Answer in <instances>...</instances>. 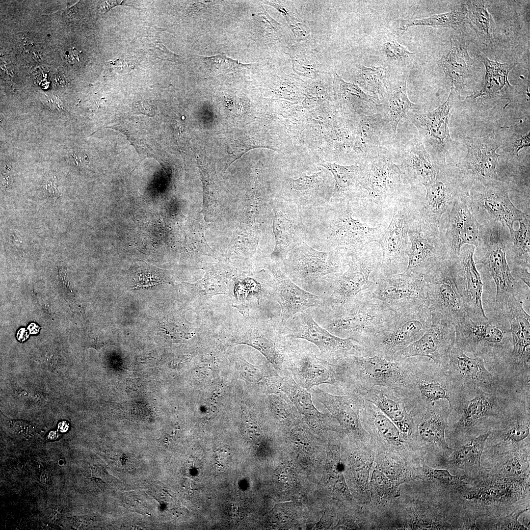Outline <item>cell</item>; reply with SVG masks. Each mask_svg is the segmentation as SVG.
Masks as SVG:
<instances>
[{
  "instance_id": "45",
  "label": "cell",
  "mask_w": 530,
  "mask_h": 530,
  "mask_svg": "<svg viewBox=\"0 0 530 530\" xmlns=\"http://www.w3.org/2000/svg\"><path fill=\"white\" fill-rule=\"evenodd\" d=\"M530 214L519 222V227L514 231L511 242L512 247L506 248V258L510 268H530Z\"/></svg>"
},
{
  "instance_id": "9",
  "label": "cell",
  "mask_w": 530,
  "mask_h": 530,
  "mask_svg": "<svg viewBox=\"0 0 530 530\" xmlns=\"http://www.w3.org/2000/svg\"><path fill=\"white\" fill-rule=\"evenodd\" d=\"M283 262V272L302 287L310 286L326 276L335 278L347 267L345 257L340 252L318 251L303 241L292 248Z\"/></svg>"
},
{
  "instance_id": "27",
  "label": "cell",
  "mask_w": 530,
  "mask_h": 530,
  "mask_svg": "<svg viewBox=\"0 0 530 530\" xmlns=\"http://www.w3.org/2000/svg\"><path fill=\"white\" fill-rule=\"evenodd\" d=\"M395 140L389 120L382 111L359 118L353 145V152L365 161L379 155L389 152Z\"/></svg>"
},
{
  "instance_id": "59",
  "label": "cell",
  "mask_w": 530,
  "mask_h": 530,
  "mask_svg": "<svg viewBox=\"0 0 530 530\" xmlns=\"http://www.w3.org/2000/svg\"><path fill=\"white\" fill-rule=\"evenodd\" d=\"M65 59L70 64H75L80 61V55L77 50L69 49L64 53Z\"/></svg>"
},
{
  "instance_id": "39",
  "label": "cell",
  "mask_w": 530,
  "mask_h": 530,
  "mask_svg": "<svg viewBox=\"0 0 530 530\" xmlns=\"http://www.w3.org/2000/svg\"><path fill=\"white\" fill-rule=\"evenodd\" d=\"M407 77L404 76L395 81H391L389 89L381 101V110L387 117L394 139L397 136V129L401 119L407 117L408 112L419 109L421 106L412 103L407 94Z\"/></svg>"
},
{
  "instance_id": "49",
  "label": "cell",
  "mask_w": 530,
  "mask_h": 530,
  "mask_svg": "<svg viewBox=\"0 0 530 530\" xmlns=\"http://www.w3.org/2000/svg\"><path fill=\"white\" fill-rule=\"evenodd\" d=\"M265 4L274 7L286 19L297 42L306 41L310 31L298 16L281 1H266Z\"/></svg>"
},
{
  "instance_id": "3",
  "label": "cell",
  "mask_w": 530,
  "mask_h": 530,
  "mask_svg": "<svg viewBox=\"0 0 530 530\" xmlns=\"http://www.w3.org/2000/svg\"><path fill=\"white\" fill-rule=\"evenodd\" d=\"M323 316L325 328L333 335L351 338L360 344L375 335L396 311L364 291L344 305L327 309Z\"/></svg>"
},
{
  "instance_id": "30",
  "label": "cell",
  "mask_w": 530,
  "mask_h": 530,
  "mask_svg": "<svg viewBox=\"0 0 530 530\" xmlns=\"http://www.w3.org/2000/svg\"><path fill=\"white\" fill-rule=\"evenodd\" d=\"M399 166L403 176L410 183L425 186L437 178L445 165H439L432 159L419 138L413 137L399 145Z\"/></svg>"
},
{
  "instance_id": "21",
  "label": "cell",
  "mask_w": 530,
  "mask_h": 530,
  "mask_svg": "<svg viewBox=\"0 0 530 530\" xmlns=\"http://www.w3.org/2000/svg\"><path fill=\"white\" fill-rule=\"evenodd\" d=\"M424 186L426 195L418 208L419 212L430 223L440 226L443 214L451 207L456 197L469 194L471 185L461 172L453 175L445 165L440 170L436 179Z\"/></svg>"
},
{
  "instance_id": "54",
  "label": "cell",
  "mask_w": 530,
  "mask_h": 530,
  "mask_svg": "<svg viewBox=\"0 0 530 530\" xmlns=\"http://www.w3.org/2000/svg\"><path fill=\"white\" fill-rule=\"evenodd\" d=\"M530 132H529L526 134L521 135L520 137L514 140L511 144L510 154L511 155V159L513 158L514 156H517L520 150L523 148L527 147L530 146Z\"/></svg>"
},
{
  "instance_id": "28",
  "label": "cell",
  "mask_w": 530,
  "mask_h": 530,
  "mask_svg": "<svg viewBox=\"0 0 530 530\" xmlns=\"http://www.w3.org/2000/svg\"><path fill=\"white\" fill-rule=\"evenodd\" d=\"M312 389L317 400L329 411L346 433L358 442H368L370 435L361 424L360 413L363 398L359 395L352 392L335 395L318 387Z\"/></svg>"
},
{
  "instance_id": "17",
  "label": "cell",
  "mask_w": 530,
  "mask_h": 530,
  "mask_svg": "<svg viewBox=\"0 0 530 530\" xmlns=\"http://www.w3.org/2000/svg\"><path fill=\"white\" fill-rule=\"evenodd\" d=\"M284 362L286 372L302 388L311 392L314 387L323 384H336L341 390L338 366L318 357L312 351L291 347Z\"/></svg>"
},
{
  "instance_id": "2",
  "label": "cell",
  "mask_w": 530,
  "mask_h": 530,
  "mask_svg": "<svg viewBox=\"0 0 530 530\" xmlns=\"http://www.w3.org/2000/svg\"><path fill=\"white\" fill-rule=\"evenodd\" d=\"M483 226V235L474 258L478 271L483 275H488L495 285L493 311L505 315L509 305L517 299L519 292L518 284L506 258V246L511 242V237L508 228L498 222Z\"/></svg>"
},
{
  "instance_id": "38",
  "label": "cell",
  "mask_w": 530,
  "mask_h": 530,
  "mask_svg": "<svg viewBox=\"0 0 530 530\" xmlns=\"http://www.w3.org/2000/svg\"><path fill=\"white\" fill-rule=\"evenodd\" d=\"M450 41V49L442 56L438 64L451 88L460 91L465 84L474 60L469 54L467 41L452 37Z\"/></svg>"
},
{
  "instance_id": "1",
  "label": "cell",
  "mask_w": 530,
  "mask_h": 530,
  "mask_svg": "<svg viewBox=\"0 0 530 530\" xmlns=\"http://www.w3.org/2000/svg\"><path fill=\"white\" fill-rule=\"evenodd\" d=\"M405 360L408 380L404 396L408 412L441 401L447 402L450 414L461 411L467 392L460 383L429 358L418 356Z\"/></svg>"
},
{
  "instance_id": "55",
  "label": "cell",
  "mask_w": 530,
  "mask_h": 530,
  "mask_svg": "<svg viewBox=\"0 0 530 530\" xmlns=\"http://www.w3.org/2000/svg\"><path fill=\"white\" fill-rule=\"evenodd\" d=\"M525 511L526 510L520 511L513 515L512 517H509L505 519V520H503L500 524H498V527L501 529L506 530L527 529L523 525L520 524L517 520L518 517Z\"/></svg>"
},
{
  "instance_id": "6",
  "label": "cell",
  "mask_w": 530,
  "mask_h": 530,
  "mask_svg": "<svg viewBox=\"0 0 530 530\" xmlns=\"http://www.w3.org/2000/svg\"><path fill=\"white\" fill-rule=\"evenodd\" d=\"M345 392L358 388L384 386L403 395L408 380L406 360L393 361L378 356H351L336 362Z\"/></svg>"
},
{
  "instance_id": "34",
  "label": "cell",
  "mask_w": 530,
  "mask_h": 530,
  "mask_svg": "<svg viewBox=\"0 0 530 530\" xmlns=\"http://www.w3.org/2000/svg\"><path fill=\"white\" fill-rule=\"evenodd\" d=\"M273 232L275 247L272 257L283 261L289 252L302 240L303 225L298 212V207L287 202L284 208L275 211Z\"/></svg>"
},
{
  "instance_id": "8",
  "label": "cell",
  "mask_w": 530,
  "mask_h": 530,
  "mask_svg": "<svg viewBox=\"0 0 530 530\" xmlns=\"http://www.w3.org/2000/svg\"><path fill=\"white\" fill-rule=\"evenodd\" d=\"M467 203L469 210L481 225L498 222L508 228L511 238L515 231L514 223L522 220L527 214L512 203L507 184L503 180L473 183Z\"/></svg>"
},
{
  "instance_id": "32",
  "label": "cell",
  "mask_w": 530,
  "mask_h": 530,
  "mask_svg": "<svg viewBox=\"0 0 530 530\" xmlns=\"http://www.w3.org/2000/svg\"><path fill=\"white\" fill-rule=\"evenodd\" d=\"M273 274L274 294L281 307L282 326L295 315L324 304L319 296L302 289L278 267L273 269Z\"/></svg>"
},
{
  "instance_id": "22",
  "label": "cell",
  "mask_w": 530,
  "mask_h": 530,
  "mask_svg": "<svg viewBox=\"0 0 530 530\" xmlns=\"http://www.w3.org/2000/svg\"><path fill=\"white\" fill-rule=\"evenodd\" d=\"M432 315L429 328L418 340L397 353L393 361H400L413 357H424L438 366L446 363L449 353L455 344L454 325L449 320Z\"/></svg>"
},
{
  "instance_id": "15",
  "label": "cell",
  "mask_w": 530,
  "mask_h": 530,
  "mask_svg": "<svg viewBox=\"0 0 530 530\" xmlns=\"http://www.w3.org/2000/svg\"><path fill=\"white\" fill-rule=\"evenodd\" d=\"M451 88L447 100L440 106L426 113L410 114L409 119L417 129L419 139L433 160L445 164V156L452 143L449 130L450 113L455 102V92Z\"/></svg>"
},
{
  "instance_id": "44",
  "label": "cell",
  "mask_w": 530,
  "mask_h": 530,
  "mask_svg": "<svg viewBox=\"0 0 530 530\" xmlns=\"http://www.w3.org/2000/svg\"><path fill=\"white\" fill-rule=\"evenodd\" d=\"M467 9L465 4L457 5L449 12L420 19H399L397 27L398 34L402 35L409 27L428 26L435 28L456 29L466 20Z\"/></svg>"
},
{
  "instance_id": "24",
  "label": "cell",
  "mask_w": 530,
  "mask_h": 530,
  "mask_svg": "<svg viewBox=\"0 0 530 530\" xmlns=\"http://www.w3.org/2000/svg\"><path fill=\"white\" fill-rule=\"evenodd\" d=\"M467 152L462 161L461 173L470 182L486 183L501 180L498 174L497 150L501 142L492 132L480 137L467 136L464 139Z\"/></svg>"
},
{
  "instance_id": "13",
  "label": "cell",
  "mask_w": 530,
  "mask_h": 530,
  "mask_svg": "<svg viewBox=\"0 0 530 530\" xmlns=\"http://www.w3.org/2000/svg\"><path fill=\"white\" fill-rule=\"evenodd\" d=\"M454 260L448 258L424 276L425 304L431 315L449 320L454 325L467 316L454 275Z\"/></svg>"
},
{
  "instance_id": "4",
  "label": "cell",
  "mask_w": 530,
  "mask_h": 530,
  "mask_svg": "<svg viewBox=\"0 0 530 530\" xmlns=\"http://www.w3.org/2000/svg\"><path fill=\"white\" fill-rule=\"evenodd\" d=\"M487 317L477 322L466 316L456 323L454 346L485 362L505 363L512 347L509 321L504 315L494 311Z\"/></svg>"
},
{
  "instance_id": "36",
  "label": "cell",
  "mask_w": 530,
  "mask_h": 530,
  "mask_svg": "<svg viewBox=\"0 0 530 530\" xmlns=\"http://www.w3.org/2000/svg\"><path fill=\"white\" fill-rule=\"evenodd\" d=\"M333 85L337 104L345 115L359 119L381 111L379 99L366 94L355 83L344 81L336 72Z\"/></svg>"
},
{
  "instance_id": "5",
  "label": "cell",
  "mask_w": 530,
  "mask_h": 530,
  "mask_svg": "<svg viewBox=\"0 0 530 530\" xmlns=\"http://www.w3.org/2000/svg\"><path fill=\"white\" fill-rule=\"evenodd\" d=\"M432 315L425 304L396 311L373 336L361 344L365 356H378L392 361L393 356L419 339L431 325Z\"/></svg>"
},
{
  "instance_id": "33",
  "label": "cell",
  "mask_w": 530,
  "mask_h": 530,
  "mask_svg": "<svg viewBox=\"0 0 530 530\" xmlns=\"http://www.w3.org/2000/svg\"><path fill=\"white\" fill-rule=\"evenodd\" d=\"M361 421L377 446L394 450L404 448L408 442L395 423L379 408L363 399Z\"/></svg>"
},
{
  "instance_id": "47",
  "label": "cell",
  "mask_w": 530,
  "mask_h": 530,
  "mask_svg": "<svg viewBox=\"0 0 530 530\" xmlns=\"http://www.w3.org/2000/svg\"><path fill=\"white\" fill-rule=\"evenodd\" d=\"M491 432L489 430L472 438L455 450L451 458L452 464L461 468L479 466L485 445Z\"/></svg>"
},
{
  "instance_id": "35",
  "label": "cell",
  "mask_w": 530,
  "mask_h": 530,
  "mask_svg": "<svg viewBox=\"0 0 530 530\" xmlns=\"http://www.w3.org/2000/svg\"><path fill=\"white\" fill-rule=\"evenodd\" d=\"M318 164L326 168L333 175L335 187L332 196L338 203H351L352 200L355 198H365V190L362 188L361 183L370 169V160L358 162L349 166L327 161H321Z\"/></svg>"
},
{
  "instance_id": "12",
  "label": "cell",
  "mask_w": 530,
  "mask_h": 530,
  "mask_svg": "<svg viewBox=\"0 0 530 530\" xmlns=\"http://www.w3.org/2000/svg\"><path fill=\"white\" fill-rule=\"evenodd\" d=\"M286 337L308 341L319 349L322 358L335 363L351 356H365L363 346L351 338H342L321 327L312 315L304 311L285 323Z\"/></svg>"
},
{
  "instance_id": "53",
  "label": "cell",
  "mask_w": 530,
  "mask_h": 530,
  "mask_svg": "<svg viewBox=\"0 0 530 530\" xmlns=\"http://www.w3.org/2000/svg\"><path fill=\"white\" fill-rule=\"evenodd\" d=\"M426 474L430 479L445 485L457 486L463 483L461 478L451 475L447 470L428 469Z\"/></svg>"
},
{
  "instance_id": "57",
  "label": "cell",
  "mask_w": 530,
  "mask_h": 530,
  "mask_svg": "<svg viewBox=\"0 0 530 530\" xmlns=\"http://www.w3.org/2000/svg\"><path fill=\"white\" fill-rule=\"evenodd\" d=\"M521 465L519 461L512 460L504 465L503 472L507 476H513L519 473Z\"/></svg>"
},
{
  "instance_id": "18",
  "label": "cell",
  "mask_w": 530,
  "mask_h": 530,
  "mask_svg": "<svg viewBox=\"0 0 530 530\" xmlns=\"http://www.w3.org/2000/svg\"><path fill=\"white\" fill-rule=\"evenodd\" d=\"M370 168L361 183L367 192L365 197L370 205L383 207L399 197L402 187L403 174L395 164L390 152L370 159Z\"/></svg>"
},
{
  "instance_id": "52",
  "label": "cell",
  "mask_w": 530,
  "mask_h": 530,
  "mask_svg": "<svg viewBox=\"0 0 530 530\" xmlns=\"http://www.w3.org/2000/svg\"><path fill=\"white\" fill-rule=\"evenodd\" d=\"M227 147V152L231 159L230 165L248 151L260 147L254 144L252 140L242 137L231 141Z\"/></svg>"
},
{
  "instance_id": "43",
  "label": "cell",
  "mask_w": 530,
  "mask_h": 530,
  "mask_svg": "<svg viewBox=\"0 0 530 530\" xmlns=\"http://www.w3.org/2000/svg\"><path fill=\"white\" fill-rule=\"evenodd\" d=\"M353 80L366 94L381 101L386 94L391 81L388 69L383 66L367 67L358 65L355 68Z\"/></svg>"
},
{
  "instance_id": "46",
  "label": "cell",
  "mask_w": 530,
  "mask_h": 530,
  "mask_svg": "<svg viewBox=\"0 0 530 530\" xmlns=\"http://www.w3.org/2000/svg\"><path fill=\"white\" fill-rule=\"evenodd\" d=\"M465 4L467 9L466 20L480 41L486 45L491 44L495 25L485 1L469 0Z\"/></svg>"
},
{
  "instance_id": "26",
  "label": "cell",
  "mask_w": 530,
  "mask_h": 530,
  "mask_svg": "<svg viewBox=\"0 0 530 530\" xmlns=\"http://www.w3.org/2000/svg\"><path fill=\"white\" fill-rule=\"evenodd\" d=\"M409 413L412 419L411 430L408 436L409 443L444 450L449 449L445 439L448 419L450 414L448 403L441 401L429 406L415 408Z\"/></svg>"
},
{
  "instance_id": "41",
  "label": "cell",
  "mask_w": 530,
  "mask_h": 530,
  "mask_svg": "<svg viewBox=\"0 0 530 530\" xmlns=\"http://www.w3.org/2000/svg\"><path fill=\"white\" fill-rule=\"evenodd\" d=\"M286 53L291 59L296 78L312 80L326 75L321 55L308 43L300 42L291 45L287 48Z\"/></svg>"
},
{
  "instance_id": "56",
  "label": "cell",
  "mask_w": 530,
  "mask_h": 530,
  "mask_svg": "<svg viewBox=\"0 0 530 530\" xmlns=\"http://www.w3.org/2000/svg\"><path fill=\"white\" fill-rule=\"evenodd\" d=\"M42 102L46 106L52 110H61L64 109L62 101L57 97L54 95H46L44 97Z\"/></svg>"
},
{
  "instance_id": "31",
  "label": "cell",
  "mask_w": 530,
  "mask_h": 530,
  "mask_svg": "<svg viewBox=\"0 0 530 530\" xmlns=\"http://www.w3.org/2000/svg\"><path fill=\"white\" fill-rule=\"evenodd\" d=\"M352 392L379 408L408 438L412 419L406 409V399L401 393L392 388L379 386L358 388Z\"/></svg>"
},
{
  "instance_id": "19",
  "label": "cell",
  "mask_w": 530,
  "mask_h": 530,
  "mask_svg": "<svg viewBox=\"0 0 530 530\" xmlns=\"http://www.w3.org/2000/svg\"><path fill=\"white\" fill-rule=\"evenodd\" d=\"M462 194L456 197L447 211L445 227H441L449 259H457L462 246L465 244H479L484 226L481 225L469 209L467 198Z\"/></svg>"
},
{
  "instance_id": "7",
  "label": "cell",
  "mask_w": 530,
  "mask_h": 530,
  "mask_svg": "<svg viewBox=\"0 0 530 530\" xmlns=\"http://www.w3.org/2000/svg\"><path fill=\"white\" fill-rule=\"evenodd\" d=\"M381 258L379 247L371 243L345 256L347 268L332 281L333 292L322 306L327 309L338 307L371 289L377 276Z\"/></svg>"
},
{
  "instance_id": "23",
  "label": "cell",
  "mask_w": 530,
  "mask_h": 530,
  "mask_svg": "<svg viewBox=\"0 0 530 530\" xmlns=\"http://www.w3.org/2000/svg\"><path fill=\"white\" fill-rule=\"evenodd\" d=\"M510 325L512 347L504 363L521 382L530 389V317L523 308L522 301L516 299L505 313Z\"/></svg>"
},
{
  "instance_id": "14",
  "label": "cell",
  "mask_w": 530,
  "mask_h": 530,
  "mask_svg": "<svg viewBox=\"0 0 530 530\" xmlns=\"http://www.w3.org/2000/svg\"><path fill=\"white\" fill-rule=\"evenodd\" d=\"M351 203H339L328 220L327 238L344 256L361 250L377 242L383 231L380 226L370 227L352 217Z\"/></svg>"
},
{
  "instance_id": "51",
  "label": "cell",
  "mask_w": 530,
  "mask_h": 530,
  "mask_svg": "<svg viewBox=\"0 0 530 530\" xmlns=\"http://www.w3.org/2000/svg\"><path fill=\"white\" fill-rule=\"evenodd\" d=\"M381 51L386 59L394 63L405 62L414 54L394 38L387 39L382 44Z\"/></svg>"
},
{
  "instance_id": "48",
  "label": "cell",
  "mask_w": 530,
  "mask_h": 530,
  "mask_svg": "<svg viewBox=\"0 0 530 530\" xmlns=\"http://www.w3.org/2000/svg\"><path fill=\"white\" fill-rule=\"evenodd\" d=\"M271 410L282 423L289 426L299 423L302 417L290 399L283 392L269 398Z\"/></svg>"
},
{
  "instance_id": "11",
  "label": "cell",
  "mask_w": 530,
  "mask_h": 530,
  "mask_svg": "<svg viewBox=\"0 0 530 530\" xmlns=\"http://www.w3.org/2000/svg\"><path fill=\"white\" fill-rule=\"evenodd\" d=\"M416 208L405 199L399 197L395 201L392 220L377 241L382 255L378 274H397L406 269L409 249L408 233Z\"/></svg>"
},
{
  "instance_id": "16",
  "label": "cell",
  "mask_w": 530,
  "mask_h": 530,
  "mask_svg": "<svg viewBox=\"0 0 530 530\" xmlns=\"http://www.w3.org/2000/svg\"><path fill=\"white\" fill-rule=\"evenodd\" d=\"M425 286L424 276L405 270L397 274L378 273L370 291L373 297L396 311L408 306L425 304Z\"/></svg>"
},
{
  "instance_id": "29",
  "label": "cell",
  "mask_w": 530,
  "mask_h": 530,
  "mask_svg": "<svg viewBox=\"0 0 530 530\" xmlns=\"http://www.w3.org/2000/svg\"><path fill=\"white\" fill-rule=\"evenodd\" d=\"M509 405L507 398L477 389L473 398L465 399L462 415L453 427L457 432L469 431L488 420L504 418L511 407Z\"/></svg>"
},
{
  "instance_id": "25",
  "label": "cell",
  "mask_w": 530,
  "mask_h": 530,
  "mask_svg": "<svg viewBox=\"0 0 530 530\" xmlns=\"http://www.w3.org/2000/svg\"><path fill=\"white\" fill-rule=\"evenodd\" d=\"M485 363L482 357H470L454 346L442 368L464 386L467 393L475 394L476 390L480 389L497 394L500 382L486 369Z\"/></svg>"
},
{
  "instance_id": "42",
  "label": "cell",
  "mask_w": 530,
  "mask_h": 530,
  "mask_svg": "<svg viewBox=\"0 0 530 530\" xmlns=\"http://www.w3.org/2000/svg\"><path fill=\"white\" fill-rule=\"evenodd\" d=\"M481 61L486 69L484 84L482 88L468 98L484 100L492 99L503 95L512 88L508 76L515 65L494 61L487 57L482 58Z\"/></svg>"
},
{
  "instance_id": "10",
  "label": "cell",
  "mask_w": 530,
  "mask_h": 530,
  "mask_svg": "<svg viewBox=\"0 0 530 530\" xmlns=\"http://www.w3.org/2000/svg\"><path fill=\"white\" fill-rule=\"evenodd\" d=\"M410 247L406 270L424 277L449 258L440 226L424 219L416 208L408 230Z\"/></svg>"
},
{
  "instance_id": "50",
  "label": "cell",
  "mask_w": 530,
  "mask_h": 530,
  "mask_svg": "<svg viewBox=\"0 0 530 530\" xmlns=\"http://www.w3.org/2000/svg\"><path fill=\"white\" fill-rule=\"evenodd\" d=\"M203 60L209 73L213 76L233 72L242 68L248 69L252 65L241 63L227 56L224 53L203 56Z\"/></svg>"
},
{
  "instance_id": "40",
  "label": "cell",
  "mask_w": 530,
  "mask_h": 530,
  "mask_svg": "<svg viewBox=\"0 0 530 530\" xmlns=\"http://www.w3.org/2000/svg\"><path fill=\"white\" fill-rule=\"evenodd\" d=\"M324 180L321 172L308 175L302 174L297 179L287 180V188L291 193L290 202L299 206L322 205L330 197L323 194Z\"/></svg>"
},
{
  "instance_id": "37",
  "label": "cell",
  "mask_w": 530,
  "mask_h": 530,
  "mask_svg": "<svg viewBox=\"0 0 530 530\" xmlns=\"http://www.w3.org/2000/svg\"><path fill=\"white\" fill-rule=\"evenodd\" d=\"M280 391L293 403L303 420L311 427L318 431L327 428L331 415L320 412L314 406L311 392L299 386L287 372L281 376Z\"/></svg>"
},
{
  "instance_id": "60",
  "label": "cell",
  "mask_w": 530,
  "mask_h": 530,
  "mask_svg": "<svg viewBox=\"0 0 530 530\" xmlns=\"http://www.w3.org/2000/svg\"><path fill=\"white\" fill-rule=\"evenodd\" d=\"M128 2L127 1L122 0H115V1H105L102 3V9L104 12H105L111 8L119 5H128Z\"/></svg>"
},
{
  "instance_id": "58",
  "label": "cell",
  "mask_w": 530,
  "mask_h": 530,
  "mask_svg": "<svg viewBox=\"0 0 530 530\" xmlns=\"http://www.w3.org/2000/svg\"><path fill=\"white\" fill-rule=\"evenodd\" d=\"M134 107L136 111L148 115H151L153 112L151 106L145 101H139L136 102L134 105Z\"/></svg>"
},
{
  "instance_id": "20",
  "label": "cell",
  "mask_w": 530,
  "mask_h": 530,
  "mask_svg": "<svg viewBox=\"0 0 530 530\" xmlns=\"http://www.w3.org/2000/svg\"><path fill=\"white\" fill-rule=\"evenodd\" d=\"M475 249L471 245L462 246L458 258L454 261V275L467 317L479 322L488 317L483 305V282L474 258Z\"/></svg>"
}]
</instances>
